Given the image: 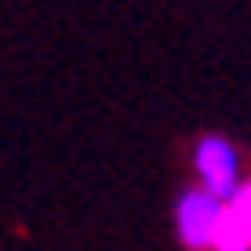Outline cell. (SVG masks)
Returning a JSON list of instances; mask_svg holds the SVG:
<instances>
[{
	"label": "cell",
	"mask_w": 251,
	"mask_h": 251,
	"mask_svg": "<svg viewBox=\"0 0 251 251\" xmlns=\"http://www.w3.org/2000/svg\"><path fill=\"white\" fill-rule=\"evenodd\" d=\"M196 175L204 179V187H213L217 196H234L238 192V153L226 136H204L196 145Z\"/></svg>",
	"instance_id": "cell-2"
},
{
	"label": "cell",
	"mask_w": 251,
	"mask_h": 251,
	"mask_svg": "<svg viewBox=\"0 0 251 251\" xmlns=\"http://www.w3.org/2000/svg\"><path fill=\"white\" fill-rule=\"evenodd\" d=\"M213 251H251V179L238 183V192L226 200L222 230H217Z\"/></svg>",
	"instance_id": "cell-3"
},
{
	"label": "cell",
	"mask_w": 251,
	"mask_h": 251,
	"mask_svg": "<svg viewBox=\"0 0 251 251\" xmlns=\"http://www.w3.org/2000/svg\"><path fill=\"white\" fill-rule=\"evenodd\" d=\"M222 213H226V196H217L213 187L179 196V209H175L179 243L187 251H209L217 243V230H222Z\"/></svg>",
	"instance_id": "cell-1"
}]
</instances>
